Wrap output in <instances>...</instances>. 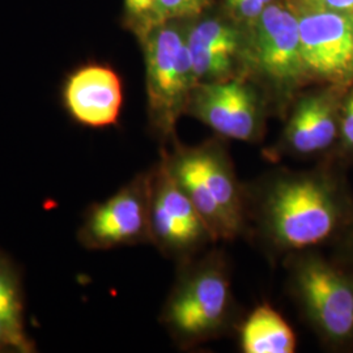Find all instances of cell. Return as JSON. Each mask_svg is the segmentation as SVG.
<instances>
[{"instance_id": "6da1fadb", "label": "cell", "mask_w": 353, "mask_h": 353, "mask_svg": "<svg viewBox=\"0 0 353 353\" xmlns=\"http://www.w3.org/2000/svg\"><path fill=\"white\" fill-rule=\"evenodd\" d=\"M265 228L288 250L314 248L335 236L352 216L339 181L326 172L279 179L265 196Z\"/></svg>"}, {"instance_id": "7a4b0ae2", "label": "cell", "mask_w": 353, "mask_h": 353, "mask_svg": "<svg viewBox=\"0 0 353 353\" xmlns=\"http://www.w3.org/2000/svg\"><path fill=\"white\" fill-rule=\"evenodd\" d=\"M170 173L188 194L210 236L230 240L242 227V198L232 165L219 147L178 150L165 156Z\"/></svg>"}, {"instance_id": "3957f363", "label": "cell", "mask_w": 353, "mask_h": 353, "mask_svg": "<svg viewBox=\"0 0 353 353\" xmlns=\"http://www.w3.org/2000/svg\"><path fill=\"white\" fill-rule=\"evenodd\" d=\"M143 41L152 122L161 134L170 135L196 85L188 42L169 21L150 26Z\"/></svg>"}, {"instance_id": "277c9868", "label": "cell", "mask_w": 353, "mask_h": 353, "mask_svg": "<svg viewBox=\"0 0 353 353\" xmlns=\"http://www.w3.org/2000/svg\"><path fill=\"white\" fill-rule=\"evenodd\" d=\"M294 290L316 332L328 344L353 343V276L319 256L294 268Z\"/></svg>"}, {"instance_id": "5b68a950", "label": "cell", "mask_w": 353, "mask_h": 353, "mask_svg": "<svg viewBox=\"0 0 353 353\" xmlns=\"http://www.w3.org/2000/svg\"><path fill=\"white\" fill-rule=\"evenodd\" d=\"M230 297V283L221 263H203L182 279L172 293L165 321L181 339L201 341L223 327Z\"/></svg>"}, {"instance_id": "8992f818", "label": "cell", "mask_w": 353, "mask_h": 353, "mask_svg": "<svg viewBox=\"0 0 353 353\" xmlns=\"http://www.w3.org/2000/svg\"><path fill=\"white\" fill-rule=\"evenodd\" d=\"M152 176H139L112 198L90 208L80 229L89 249H112L151 239Z\"/></svg>"}, {"instance_id": "52a82bcc", "label": "cell", "mask_w": 353, "mask_h": 353, "mask_svg": "<svg viewBox=\"0 0 353 353\" xmlns=\"http://www.w3.org/2000/svg\"><path fill=\"white\" fill-rule=\"evenodd\" d=\"M299 16L303 64L307 72L338 79L353 71V14L305 7Z\"/></svg>"}, {"instance_id": "ba28073f", "label": "cell", "mask_w": 353, "mask_h": 353, "mask_svg": "<svg viewBox=\"0 0 353 353\" xmlns=\"http://www.w3.org/2000/svg\"><path fill=\"white\" fill-rule=\"evenodd\" d=\"M151 240L169 252H186L210 236L188 194L163 160L151 178Z\"/></svg>"}, {"instance_id": "9c48e42d", "label": "cell", "mask_w": 353, "mask_h": 353, "mask_svg": "<svg viewBox=\"0 0 353 353\" xmlns=\"http://www.w3.org/2000/svg\"><path fill=\"white\" fill-rule=\"evenodd\" d=\"M192 112L221 137L252 141L259 134V109L252 88L240 80L196 84L191 92Z\"/></svg>"}, {"instance_id": "30bf717a", "label": "cell", "mask_w": 353, "mask_h": 353, "mask_svg": "<svg viewBox=\"0 0 353 353\" xmlns=\"http://www.w3.org/2000/svg\"><path fill=\"white\" fill-rule=\"evenodd\" d=\"M62 102L70 117L81 126H114L123 105L122 80L110 65L83 64L65 77Z\"/></svg>"}, {"instance_id": "8fae6325", "label": "cell", "mask_w": 353, "mask_h": 353, "mask_svg": "<svg viewBox=\"0 0 353 353\" xmlns=\"http://www.w3.org/2000/svg\"><path fill=\"white\" fill-rule=\"evenodd\" d=\"M255 59L265 76L293 83L306 71L301 55L299 16L290 8L270 3L255 21Z\"/></svg>"}, {"instance_id": "7c38bea8", "label": "cell", "mask_w": 353, "mask_h": 353, "mask_svg": "<svg viewBox=\"0 0 353 353\" xmlns=\"http://www.w3.org/2000/svg\"><path fill=\"white\" fill-rule=\"evenodd\" d=\"M341 114L332 93L307 96L297 103L285 127L284 139L290 151L309 156L326 152L339 140Z\"/></svg>"}, {"instance_id": "4fadbf2b", "label": "cell", "mask_w": 353, "mask_h": 353, "mask_svg": "<svg viewBox=\"0 0 353 353\" xmlns=\"http://www.w3.org/2000/svg\"><path fill=\"white\" fill-rule=\"evenodd\" d=\"M241 348L245 353H293L296 334L274 307L261 305L242 325Z\"/></svg>"}, {"instance_id": "5bb4252c", "label": "cell", "mask_w": 353, "mask_h": 353, "mask_svg": "<svg viewBox=\"0 0 353 353\" xmlns=\"http://www.w3.org/2000/svg\"><path fill=\"white\" fill-rule=\"evenodd\" d=\"M23 309L19 278L10 261L0 254V322L11 334L19 352H32L33 345L24 331Z\"/></svg>"}, {"instance_id": "9a60e30c", "label": "cell", "mask_w": 353, "mask_h": 353, "mask_svg": "<svg viewBox=\"0 0 353 353\" xmlns=\"http://www.w3.org/2000/svg\"><path fill=\"white\" fill-rule=\"evenodd\" d=\"M186 42L190 46L223 51L232 55L236 54L239 48V37L236 30L214 20H207L195 26Z\"/></svg>"}, {"instance_id": "2e32d148", "label": "cell", "mask_w": 353, "mask_h": 353, "mask_svg": "<svg viewBox=\"0 0 353 353\" xmlns=\"http://www.w3.org/2000/svg\"><path fill=\"white\" fill-rule=\"evenodd\" d=\"M207 3L208 0H154L150 26L198 14Z\"/></svg>"}, {"instance_id": "e0dca14e", "label": "cell", "mask_w": 353, "mask_h": 353, "mask_svg": "<svg viewBox=\"0 0 353 353\" xmlns=\"http://www.w3.org/2000/svg\"><path fill=\"white\" fill-rule=\"evenodd\" d=\"M339 141L341 151L353 153V92L341 109Z\"/></svg>"}, {"instance_id": "ac0fdd59", "label": "cell", "mask_w": 353, "mask_h": 353, "mask_svg": "<svg viewBox=\"0 0 353 353\" xmlns=\"http://www.w3.org/2000/svg\"><path fill=\"white\" fill-rule=\"evenodd\" d=\"M125 6L128 19L147 30L151 26L154 0H125Z\"/></svg>"}, {"instance_id": "d6986e66", "label": "cell", "mask_w": 353, "mask_h": 353, "mask_svg": "<svg viewBox=\"0 0 353 353\" xmlns=\"http://www.w3.org/2000/svg\"><path fill=\"white\" fill-rule=\"evenodd\" d=\"M228 4L233 12L237 13L242 19L254 21L258 20L268 6L262 0H228Z\"/></svg>"}, {"instance_id": "ffe728a7", "label": "cell", "mask_w": 353, "mask_h": 353, "mask_svg": "<svg viewBox=\"0 0 353 353\" xmlns=\"http://www.w3.org/2000/svg\"><path fill=\"white\" fill-rule=\"evenodd\" d=\"M305 7L353 13V0H305Z\"/></svg>"}, {"instance_id": "44dd1931", "label": "cell", "mask_w": 353, "mask_h": 353, "mask_svg": "<svg viewBox=\"0 0 353 353\" xmlns=\"http://www.w3.org/2000/svg\"><path fill=\"white\" fill-rule=\"evenodd\" d=\"M3 350H16V344L13 341L11 334L8 332V330L6 328V326L0 322V351Z\"/></svg>"}, {"instance_id": "7402d4cb", "label": "cell", "mask_w": 353, "mask_h": 353, "mask_svg": "<svg viewBox=\"0 0 353 353\" xmlns=\"http://www.w3.org/2000/svg\"><path fill=\"white\" fill-rule=\"evenodd\" d=\"M262 1H265V4H270V3H272L274 0H262Z\"/></svg>"}, {"instance_id": "603a6c76", "label": "cell", "mask_w": 353, "mask_h": 353, "mask_svg": "<svg viewBox=\"0 0 353 353\" xmlns=\"http://www.w3.org/2000/svg\"><path fill=\"white\" fill-rule=\"evenodd\" d=\"M351 243H352V248H353V230H352V239H351Z\"/></svg>"}]
</instances>
